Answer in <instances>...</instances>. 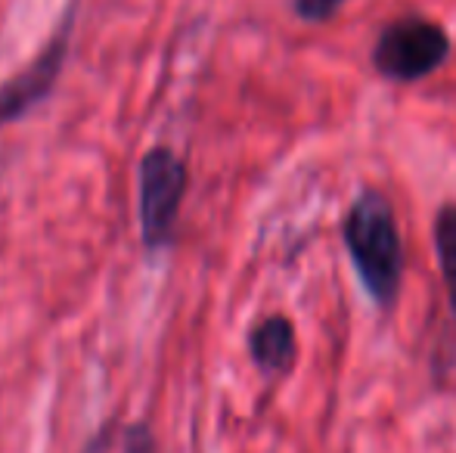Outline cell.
Listing matches in <instances>:
<instances>
[{
  "instance_id": "obj_6",
  "label": "cell",
  "mask_w": 456,
  "mask_h": 453,
  "mask_svg": "<svg viewBox=\"0 0 456 453\" xmlns=\"http://www.w3.org/2000/svg\"><path fill=\"white\" fill-rule=\"evenodd\" d=\"M435 252H438L441 277L456 314V206H444L435 218Z\"/></svg>"
},
{
  "instance_id": "obj_5",
  "label": "cell",
  "mask_w": 456,
  "mask_h": 453,
  "mask_svg": "<svg viewBox=\"0 0 456 453\" xmlns=\"http://www.w3.org/2000/svg\"><path fill=\"white\" fill-rule=\"evenodd\" d=\"M248 354H252L255 367L265 376H282L292 369L298 344H295V329L282 314L265 317L255 323L248 333Z\"/></svg>"
},
{
  "instance_id": "obj_8",
  "label": "cell",
  "mask_w": 456,
  "mask_h": 453,
  "mask_svg": "<svg viewBox=\"0 0 456 453\" xmlns=\"http://www.w3.org/2000/svg\"><path fill=\"white\" fill-rule=\"evenodd\" d=\"M345 0H295V16L305 22H326L336 16V10Z\"/></svg>"
},
{
  "instance_id": "obj_3",
  "label": "cell",
  "mask_w": 456,
  "mask_h": 453,
  "mask_svg": "<svg viewBox=\"0 0 456 453\" xmlns=\"http://www.w3.org/2000/svg\"><path fill=\"white\" fill-rule=\"evenodd\" d=\"M451 37L438 22L407 16L382 28L372 47V66L382 78L413 85L438 72L451 60Z\"/></svg>"
},
{
  "instance_id": "obj_4",
  "label": "cell",
  "mask_w": 456,
  "mask_h": 453,
  "mask_svg": "<svg viewBox=\"0 0 456 453\" xmlns=\"http://www.w3.org/2000/svg\"><path fill=\"white\" fill-rule=\"evenodd\" d=\"M75 16H78V6H75V0H69L60 22H56L53 35L37 50L35 60L0 87V127L25 118V115L31 109H37V106L53 93L56 81H60L62 69H66V62H69V47H72V35H75Z\"/></svg>"
},
{
  "instance_id": "obj_1",
  "label": "cell",
  "mask_w": 456,
  "mask_h": 453,
  "mask_svg": "<svg viewBox=\"0 0 456 453\" xmlns=\"http://www.w3.org/2000/svg\"><path fill=\"white\" fill-rule=\"evenodd\" d=\"M342 236L366 295L388 311L401 295L403 277V242L391 202L379 190H361L345 214Z\"/></svg>"
},
{
  "instance_id": "obj_2",
  "label": "cell",
  "mask_w": 456,
  "mask_h": 453,
  "mask_svg": "<svg viewBox=\"0 0 456 453\" xmlns=\"http://www.w3.org/2000/svg\"><path fill=\"white\" fill-rule=\"evenodd\" d=\"M186 162L168 146H152L137 168V218L140 242L150 255L175 246L177 218L186 196Z\"/></svg>"
},
{
  "instance_id": "obj_7",
  "label": "cell",
  "mask_w": 456,
  "mask_h": 453,
  "mask_svg": "<svg viewBox=\"0 0 456 453\" xmlns=\"http://www.w3.org/2000/svg\"><path fill=\"white\" fill-rule=\"evenodd\" d=\"M121 450L125 453H156V438H152L146 423H131L121 435Z\"/></svg>"
}]
</instances>
